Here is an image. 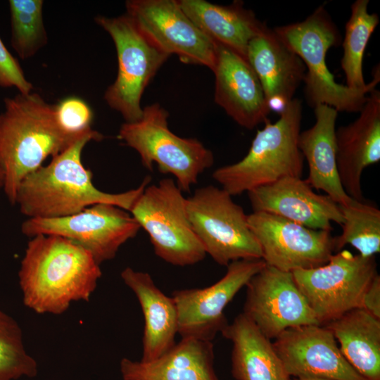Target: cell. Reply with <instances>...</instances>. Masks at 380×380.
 Here are the masks:
<instances>
[{
  "label": "cell",
  "instance_id": "6da1fadb",
  "mask_svg": "<svg viewBox=\"0 0 380 380\" xmlns=\"http://www.w3.org/2000/svg\"><path fill=\"white\" fill-rule=\"evenodd\" d=\"M103 139V135L94 129L25 177L15 198L20 213L27 218H59L98 203L115 205L129 212L151 178L146 177L137 188L121 193L96 188L91 172L82 163V153L87 143Z\"/></svg>",
  "mask_w": 380,
  "mask_h": 380
},
{
  "label": "cell",
  "instance_id": "7a4b0ae2",
  "mask_svg": "<svg viewBox=\"0 0 380 380\" xmlns=\"http://www.w3.org/2000/svg\"><path fill=\"white\" fill-rule=\"evenodd\" d=\"M102 275L93 255L56 235L28 241L18 271L24 305L38 314L61 315L72 302L89 301Z\"/></svg>",
  "mask_w": 380,
  "mask_h": 380
},
{
  "label": "cell",
  "instance_id": "3957f363",
  "mask_svg": "<svg viewBox=\"0 0 380 380\" xmlns=\"http://www.w3.org/2000/svg\"><path fill=\"white\" fill-rule=\"evenodd\" d=\"M0 113V168L4 175L3 191L15 205L18 188L46 159L61 153L86 134L67 133L59 125L55 106L39 94L18 93L4 100Z\"/></svg>",
  "mask_w": 380,
  "mask_h": 380
},
{
  "label": "cell",
  "instance_id": "277c9868",
  "mask_svg": "<svg viewBox=\"0 0 380 380\" xmlns=\"http://www.w3.org/2000/svg\"><path fill=\"white\" fill-rule=\"evenodd\" d=\"M284 44L294 52L305 66L304 94L313 108L326 105L338 112H360L368 94L380 82L379 65L372 80L362 89H351L338 84L329 71L326 56L328 50L341 42L340 31L324 6L317 8L304 20L273 29Z\"/></svg>",
  "mask_w": 380,
  "mask_h": 380
},
{
  "label": "cell",
  "instance_id": "5b68a950",
  "mask_svg": "<svg viewBox=\"0 0 380 380\" xmlns=\"http://www.w3.org/2000/svg\"><path fill=\"white\" fill-rule=\"evenodd\" d=\"M302 102L293 98L274 123L258 129L247 154L239 161L216 169L213 178L232 196L286 177H301L304 158L298 147Z\"/></svg>",
  "mask_w": 380,
  "mask_h": 380
},
{
  "label": "cell",
  "instance_id": "8992f818",
  "mask_svg": "<svg viewBox=\"0 0 380 380\" xmlns=\"http://www.w3.org/2000/svg\"><path fill=\"white\" fill-rule=\"evenodd\" d=\"M169 113L155 103L143 108L141 118L124 122L118 138L139 155L144 167L170 174L183 192H189L199 175L214 163L213 152L197 139L176 135L168 127Z\"/></svg>",
  "mask_w": 380,
  "mask_h": 380
},
{
  "label": "cell",
  "instance_id": "52a82bcc",
  "mask_svg": "<svg viewBox=\"0 0 380 380\" xmlns=\"http://www.w3.org/2000/svg\"><path fill=\"white\" fill-rule=\"evenodd\" d=\"M175 180L147 185L129 213L148 235L156 255L175 266L195 265L206 253L195 234L186 209V198Z\"/></svg>",
  "mask_w": 380,
  "mask_h": 380
},
{
  "label": "cell",
  "instance_id": "ba28073f",
  "mask_svg": "<svg viewBox=\"0 0 380 380\" xmlns=\"http://www.w3.org/2000/svg\"><path fill=\"white\" fill-rule=\"evenodd\" d=\"M232 197L222 188L209 185L186 198L189 220L206 255L226 267L236 260L262 259L248 215Z\"/></svg>",
  "mask_w": 380,
  "mask_h": 380
},
{
  "label": "cell",
  "instance_id": "9c48e42d",
  "mask_svg": "<svg viewBox=\"0 0 380 380\" xmlns=\"http://www.w3.org/2000/svg\"><path fill=\"white\" fill-rule=\"evenodd\" d=\"M95 22L111 37L118 56V74L104 93V100L125 122L139 120L143 113L142 94L170 56L154 45L126 15H97Z\"/></svg>",
  "mask_w": 380,
  "mask_h": 380
},
{
  "label": "cell",
  "instance_id": "30bf717a",
  "mask_svg": "<svg viewBox=\"0 0 380 380\" xmlns=\"http://www.w3.org/2000/svg\"><path fill=\"white\" fill-rule=\"evenodd\" d=\"M294 280L321 325L362 308L365 292L377 273L374 256L334 253L319 267L292 272Z\"/></svg>",
  "mask_w": 380,
  "mask_h": 380
},
{
  "label": "cell",
  "instance_id": "8fae6325",
  "mask_svg": "<svg viewBox=\"0 0 380 380\" xmlns=\"http://www.w3.org/2000/svg\"><path fill=\"white\" fill-rule=\"evenodd\" d=\"M140 229L129 212L108 203L95 204L63 217L27 218L21 225L22 233L30 238L56 235L77 243L99 265L114 258Z\"/></svg>",
  "mask_w": 380,
  "mask_h": 380
},
{
  "label": "cell",
  "instance_id": "7c38bea8",
  "mask_svg": "<svg viewBox=\"0 0 380 380\" xmlns=\"http://www.w3.org/2000/svg\"><path fill=\"white\" fill-rule=\"evenodd\" d=\"M125 7V14L162 51L213 71L217 44L189 19L178 0H128Z\"/></svg>",
  "mask_w": 380,
  "mask_h": 380
},
{
  "label": "cell",
  "instance_id": "4fadbf2b",
  "mask_svg": "<svg viewBox=\"0 0 380 380\" xmlns=\"http://www.w3.org/2000/svg\"><path fill=\"white\" fill-rule=\"evenodd\" d=\"M248 223L260 246L262 259L281 271L322 266L335 252L331 232L312 229L265 212L248 215Z\"/></svg>",
  "mask_w": 380,
  "mask_h": 380
},
{
  "label": "cell",
  "instance_id": "5bb4252c",
  "mask_svg": "<svg viewBox=\"0 0 380 380\" xmlns=\"http://www.w3.org/2000/svg\"><path fill=\"white\" fill-rule=\"evenodd\" d=\"M265 265L262 259L234 261L227 266L225 274L211 286L173 291L177 334L181 338L212 341L229 324L224 313L226 306Z\"/></svg>",
  "mask_w": 380,
  "mask_h": 380
},
{
  "label": "cell",
  "instance_id": "9a60e30c",
  "mask_svg": "<svg viewBox=\"0 0 380 380\" xmlns=\"http://www.w3.org/2000/svg\"><path fill=\"white\" fill-rule=\"evenodd\" d=\"M243 314L268 339L287 329L320 324L292 272L265 266L247 283Z\"/></svg>",
  "mask_w": 380,
  "mask_h": 380
},
{
  "label": "cell",
  "instance_id": "2e32d148",
  "mask_svg": "<svg viewBox=\"0 0 380 380\" xmlns=\"http://www.w3.org/2000/svg\"><path fill=\"white\" fill-rule=\"evenodd\" d=\"M272 345L290 376L365 380L345 359L333 334L324 325L287 329Z\"/></svg>",
  "mask_w": 380,
  "mask_h": 380
},
{
  "label": "cell",
  "instance_id": "e0dca14e",
  "mask_svg": "<svg viewBox=\"0 0 380 380\" xmlns=\"http://www.w3.org/2000/svg\"><path fill=\"white\" fill-rule=\"evenodd\" d=\"M306 179L286 177L248 192L253 212H265L306 227L331 232V222L342 225L339 205L315 193Z\"/></svg>",
  "mask_w": 380,
  "mask_h": 380
},
{
  "label": "cell",
  "instance_id": "ac0fdd59",
  "mask_svg": "<svg viewBox=\"0 0 380 380\" xmlns=\"http://www.w3.org/2000/svg\"><path fill=\"white\" fill-rule=\"evenodd\" d=\"M336 161L341 184L355 200H364L362 175L380 160V91H371L353 122L335 131Z\"/></svg>",
  "mask_w": 380,
  "mask_h": 380
},
{
  "label": "cell",
  "instance_id": "d6986e66",
  "mask_svg": "<svg viewBox=\"0 0 380 380\" xmlns=\"http://www.w3.org/2000/svg\"><path fill=\"white\" fill-rule=\"evenodd\" d=\"M217 44L213 73L215 101L240 126L252 129L268 120L271 112L261 84L247 61Z\"/></svg>",
  "mask_w": 380,
  "mask_h": 380
},
{
  "label": "cell",
  "instance_id": "ffe728a7",
  "mask_svg": "<svg viewBox=\"0 0 380 380\" xmlns=\"http://www.w3.org/2000/svg\"><path fill=\"white\" fill-rule=\"evenodd\" d=\"M247 59L261 84L270 111L280 113L303 81L306 71L303 62L268 27L249 42Z\"/></svg>",
  "mask_w": 380,
  "mask_h": 380
},
{
  "label": "cell",
  "instance_id": "44dd1931",
  "mask_svg": "<svg viewBox=\"0 0 380 380\" xmlns=\"http://www.w3.org/2000/svg\"><path fill=\"white\" fill-rule=\"evenodd\" d=\"M189 19L216 44L230 49L248 61L249 42L267 26L242 1L222 6L204 0H178Z\"/></svg>",
  "mask_w": 380,
  "mask_h": 380
},
{
  "label": "cell",
  "instance_id": "7402d4cb",
  "mask_svg": "<svg viewBox=\"0 0 380 380\" xmlns=\"http://www.w3.org/2000/svg\"><path fill=\"white\" fill-rule=\"evenodd\" d=\"M123 380H220L214 367L212 341L181 338L165 354L152 361L122 358Z\"/></svg>",
  "mask_w": 380,
  "mask_h": 380
},
{
  "label": "cell",
  "instance_id": "603a6c76",
  "mask_svg": "<svg viewBox=\"0 0 380 380\" xmlns=\"http://www.w3.org/2000/svg\"><path fill=\"white\" fill-rule=\"evenodd\" d=\"M123 282L135 294L144 319L141 360L152 361L168 352L176 343L178 319L175 303L144 272L125 267L120 274Z\"/></svg>",
  "mask_w": 380,
  "mask_h": 380
},
{
  "label": "cell",
  "instance_id": "cb8c5ba5",
  "mask_svg": "<svg viewBox=\"0 0 380 380\" xmlns=\"http://www.w3.org/2000/svg\"><path fill=\"white\" fill-rule=\"evenodd\" d=\"M315 124L300 132L298 147L308 167L306 179L317 190L323 191L338 205L349 202L350 198L339 180L336 161L335 131L338 112L326 105L314 108Z\"/></svg>",
  "mask_w": 380,
  "mask_h": 380
},
{
  "label": "cell",
  "instance_id": "d4e9b609",
  "mask_svg": "<svg viewBox=\"0 0 380 380\" xmlns=\"http://www.w3.org/2000/svg\"><path fill=\"white\" fill-rule=\"evenodd\" d=\"M221 334L232 343L231 372L236 380H291L272 343L243 313Z\"/></svg>",
  "mask_w": 380,
  "mask_h": 380
},
{
  "label": "cell",
  "instance_id": "484cf974",
  "mask_svg": "<svg viewBox=\"0 0 380 380\" xmlns=\"http://www.w3.org/2000/svg\"><path fill=\"white\" fill-rule=\"evenodd\" d=\"M324 326L338 341L345 359L365 380H380V319L358 308Z\"/></svg>",
  "mask_w": 380,
  "mask_h": 380
},
{
  "label": "cell",
  "instance_id": "4316f807",
  "mask_svg": "<svg viewBox=\"0 0 380 380\" xmlns=\"http://www.w3.org/2000/svg\"><path fill=\"white\" fill-rule=\"evenodd\" d=\"M369 2L355 1L346 24L341 66L346 76L345 85L351 89H362L367 85L362 71L363 56L369 39L379 23L378 14L369 13Z\"/></svg>",
  "mask_w": 380,
  "mask_h": 380
},
{
  "label": "cell",
  "instance_id": "83f0119b",
  "mask_svg": "<svg viewBox=\"0 0 380 380\" xmlns=\"http://www.w3.org/2000/svg\"><path fill=\"white\" fill-rule=\"evenodd\" d=\"M343 217L342 232L334 236L335 252L348 244L363 257H373L380 252V210L365 199L352 198L339 205Z\"/></svg>",
  "mask_w": 380,
  "mask_h": 380
},
{
  "label": "cell",
  "instance_id": "f1b7e54d",
  "mask_svg": "<svg viewBox=\"0 0 380 380\" xmlns=\"http://www.w3.org/2000/svg\"><path fill=\"white\" fill-rule=\"evenodd\" d=\"M11 44L22 60L44 46L48 37L43 20L42 0H10Z\"/></svg>",
  "mask_w": 380,
  "mask_h": 380
},
{
  "label": "cell",
  "instance_id": "f546056e",
  "mask_svg": "<svg viewBox=\"0 0 380 380\" xmlns=\"http://www.w3.org/2000/svg\"><path fill=\"white\" fill-rule=\"evenodd\" d=\"M37 372V361L24 347L20 327L0 310V380L33 378Z\"/></svg>",
  "mask_w": 380,
  "mask_h": 380
},
{
  "label": "cell",
  "instance_id": "4dcf8cb0",
  "mask_svg": "<svg viewBox=\"0 0 380 380\" xmlns=\"http://www.w3.org/2000/svg\"><path fill=\"white\" fill-rule=\"evenodd\" d=\"M54 106L57 121L67 133L82 135L93 130V112L82 99L70 96Z\"/></svg>",
  "mask_w": 380,
  "mask_h": 380
},
{
  "label": "cell",
  "instance_id": "1f68e13d",
  "mask_svg": "<svg viewBox=\"0 0 380 380\" xmlns=\"http://www.w3.org/2000/svg\"><path fill=\"white\" fill-rule=\"evenodd\" d=\"M0 87L16 88L20 94L32 92L33 85L26 79L16 58L8 51L0 37Z\"/></svg>",
  "mask_w": 380,
  "mask_h": 380
},
{
  "label": "cell",
  "instance_id": "d6a6232c",
  "mask_svg": "<svg viewBox=\"0 0 380 380\" xmlns=\"http://www.w3.org/2000/svg\"><path fill=\"white\" fill-rule=\"evenodd\" d=\"M362 308L380 319V276L378 274L364 293Z\"/></svg>",
  "mask_w": 380,
  "mask_h": 380
},
{
  "label": "cell",
  "instance_id": "836d02e7",
  "mask_svg": "<svg viewBox=\"0 0 380 380\" xmlns=\"http://www.w3.org/2000/svg\"><path fill=\"white\" fill-rule=\"evenodd\" d=\"M4 175L0 168V191L4 189Z\"/></svg>",
  "mask_w": 380,
  "mask_h": 380
},
{
  "label": "cell",
  "instance_id": "e575fe53",
  "mask_svg": "<svg viewBox=\"0 0 380 380\" xmlns=\"http://www.w3.org/2000/svg\"><path fill=\"white\" fill-rule=\"evenodd\" d=\"M293 380H332V379H317V378H305V379H303V378H294Z\"/></svg>",
  "mask_w": 380,
  "mask_h": 380
}]
</instances>
